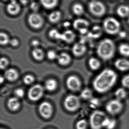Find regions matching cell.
<instances>
[{"label": "cell", "mask_w": 129, "mask_h": 129, "mask_svg": "<svg viewBox=\"0 0 129 129\" xmlns=\"http://www.w3.org/2000/svg\"><path fill=\"white\" fill-rule=\"evenodd\" d=\"M118 75L115 72L106 69L101 72L95 78L93 86L96 92L103 93L110 90L116 83Z\"/></svg>", "instance_id": "obj_1"}, {"label": "cell", "mask_w": 129, "mask_h": 129, "mask_svg": "<svg viewBox=\"0 0 129 129\" xmlns=\"http://www.w3.org/2000/svg\"><path fill=\"white\" fill-rule=\"evenodd\" d=\"M115 52L114 43L110 39H105L100 43L96 53L100 58L106 61L113 58Z\"/></svg>", "instance_id": "obj_2"}, {"label": "cell", "mask_w": 129, "mask_h": 129, "mask_svg": "<svg viewBox=\"0 0 129 129\" xmlns=\"http://www.w3.org/2000/svg\"><path fill=\"white\" fill-rule=\"evenodd\" d=\"M106 117V115L102 111H94L91 114L89 118V124L91 129H102L103 122Z\"/></svg>", "instance_id": "obj_3"}, {"label": "cell", "mask_w": 129, "mask_h": 129, "mask_svg": "<svg viewBox=\"0 0 129 129\" xmlns=\"http://www.w3.org/2000/svg\"><path fill=\"white\" fill-rule=\"evenodd\" d=\"M103 28L109 34L114 35L120 32V24L118 21L114 18H108L104 20L103 23Z\"/></svg>", "instance_id": "obj_4"}, {"label": "cell", "mask_w": 129, "mask_h": 129, "mask_svg": "<svg viewBox=\"0 0 129 129\" xmlns=\"http://www.w3.org/2000/svg\"><path fill=\"white\" fill-rule=\"evenodd\" d=\"M123 105L120 100L116 99L109 101L106 105V110L112 115H115L120 113Z\"/></svg>", "instance_id": "obj_5"}, {"label": "cell", "mask_w": 129, "mask_h": 129, "mask_svg": "<svg viewBox=\"0 0 129 129\" xmlns=\"http://www.w3.org/2000/svg\"><path fill=\"white\" fill-rule=\"evenodd\" d=\"M89 10L91 13L96 16L104 15L106 12L105 6L102 2L96 0L92 1L89 3Z\"/></svg>", "instance_id": "obj_6"}, {"label": "cell", "mask_w": 129, "mask_h": 129, "mask_svg": "<svg viewBox=\"0 0 129 129\" xmlns=\"http://www.w3.org/2000/svg\"><path fill=\"white\" fill-rule=\"evenodd\" d=\"M64 106L67 110L73 112L77 110L80 106V102L78 97L75 95L68 96L64 101Z\"/></svg>", "instance_id": "obj_7"}, {"label": "cell", "mask_w": 129, "mask_h": 129, "mask_svg": "<svg viewBox=\"0 0 129 129\" xmlns=\"http://www.w3.org/2000/svg\"><path fill=\"white\" fill-rule=\"evenodd\" d=\"M29 25L35 29L41 28L44 25V20L41 15L34 12L29 15L28 19Z\"/></svg>", "instance_id": "obj_8"}, {"label": "cell", "mask_w": 129, "mask_h": 129, "mask_svg": "<svg viewBox=\"0 0 129 129\" xmlns=\"http://www.w3.org/2000/svg\"><path fill=\"white\" fill-rule=\"evenodd\" d=\"M44 92L43 87L40 84H36L30 88L28 95L30 100L32 101H38L43 96Z\"/></svg>", "instance_id": "obj_9"}, {"label": "cell", "mask_w": 129, "mask_h": 129, "mask_svg": "<svg viewBox=\"0 0 129 129\" xmlns=\"http://www.w3.org/2000/svg\"><path fill=\"white\" fill-rule=\"evenodd\" d=\"M89 26V22L83 19H78L73 22L74 28L82 34H84L88 32Z\"/></svg>", "instance_id": "obj_10"}, {"label": "cell", "mask_w": 129, "mask_h": 129, "mask_svg": "<svg viewBox=\"0 0 129 129\" xmlns=\"http://www.w3.org/2000/svg\"><path fill=\"white\" fill-rule=\"evenodd\" d=\"M66 84L68 88L72 91H79L81 88L80 80L75 75H71L68 78L66 81Z\"/></svg>", "instance_id": "obj_11"}, {"label": "cell", "mask_w": 129, "mask_h": 129, "mask_svg": "<svg viewBox=\"0 0 129 129\" xmlns=\"http://www.w3.org/2000/svg\"><path fill=\"white\" fill-rule=\"evenodd\" d=\"M39 111L41 115L45 118H49L52 114L53 109L51 104L47 102H42L40 105Z\"/></svg>", "instance_id": "obj_12"}, {"label": "cell", "mask_w": 129, "mask_h": 129, "mask_svg": "<svg viewBox=\"0 0 129 129\" xmlns=\"http://www.w3.org/2000/svg\"><path fill=\"white\" fill-rule=\"evenodd\" d=\"M87 48L83 43H77L73 46L72 52L74 55L77 57L81 56L83 55L86 51Z\"/></svg>", "instance_id": "obj_13"}, {"label": "cell", "mask_w": 129, "mask_h": 129, "mask_svg": "<svg viewBox=\"0 0 129 129\" xmlns=\"http://www.w3.org/2000/svg\"><path fill=\"white\" fill-rule=\"evenodd\" d=\"M7 10L10 15L12 16L16 15L21 11V6L17 1L11 2L7 5Z\"/></svg>", "instance_id": "obj_14"}, {"label": "cell", "mask_w": 129, "mask_h": 129, "mask_svg": "<svg viewBox=\"0 0 129 129\" xmlns=\"http://www.w3.org/2000/svg\"><path fill=\"white\" fill-rule=\"evenodd\" d=\"M114 65L120 71H127L129 70V60L124 58L118 59L115 62Z\"/></svg>", "instance_id": "obj_15"}, {"label": "cell", "mask_w": 129, "mask_h": 129, "mask_svg": "<svg viewBox=\"0 0 129 129\" xmlns=\"http://www.w3.org/2000/svg\"><path fill=\"white\" fill-rule=\"evenodd\" d=\"M76 35L74 31L71 30H67L62 34L61 39L64 42L70 43L74 41Z\"/></svg>", "instance_id": "obj_16"}, {"label": "cell", "mask_w": 129, "mask_h": 129, "mask_svg": "<svg viewBox=\"0 0 129 129\" xmlns=\"http://www.w3.org/2000/svg\"><path fill=\"white\" fill-rule=\"evenodd\" d=\"M4 76L8 80L10 81H14L18 79L19 77V74L15 69H10L6 71L4 74Z\"/></svg>", "instance_id": "obj_17"}, {"label": "cell", "mask_w": 129, "mask_h": 129, "mask_svg": "<svg viewBox=\"0 0 129 129\" xmlns=\"http://www.w3.org/2000/svg\"><path fill=\"white\" fill-rule=\"evenodd\" d=\"M8 108L12 111H16L19 109L20 103L17 97H12L9 100L7 103Z\"/></svg>", "instance_id": "obj_18"}, {"label": "cell", "mask_w": 129, "mask_h": 129, "mask_svg": "<svg viewBox=\"0 0 129 129\" xmlns=\"http://www.w3.org/2000/svg\"><path fill=\"white\" fill-rule=\"evenodd\" d=\"M41 5L47 9L51 10L55 8L59 3V0H39Z\"/></svg>", "instance_id": "obj_19"}, {"label": "cell", "mask_w": 129, "mask_h": 129, "mask_svg": "<svg viewBox=\"0 0 129 129\" xmlns=\"http://www.w3.org/2000/svg\"><path fill=\"white\" fill-rule=\"evenodd\" d=\"M57 59L59 64L62 66L67 65L71 61V56L66 53H62L59 55Z\"/></svg>", "instance_id": "obj_20"}, {"label": "cell", "mask_w": 129, "mask_h": 129, "mask_svg": "<svg viewBox=\"0 0 129 129\" xmlns=\"http://www.w3.org/2000/svg\"><path fill=\"white\" fill-rule=\"evenodd\" d=\"M117 14L118 16L122 18L129 16V7L126 6H121L118 8Z\"/></svg>", "instance_id": "obj_21"}, {"label": "cell", "mask_w": 129, "mask_h": 129, "mask_svg": "<svg viewBox=\"0 0 129 129\" xmlns=\"http://www.w3.org/2000/svg\"><path fill=\"white\" fill-rule=\"evenodd\" d=\"M61 13L60 11H53L49 15L48 18L51 23H56L61 19Z\"/></svg>", "instance_id": "obj_22"}, {"label": "cell", "mask_w": 129, "mask_h": 129, "mask_svg": "<svg viewBox=\"0 0 129 129\" xmlns=\"http://www.w3.org/2000/svg\"><path fill=\"white\" fill-rule=\"evenodd\" d=\"M88 64L90 68L93 71L98 70L101 66V62L99 60L94 57L89 59Z\"/></svg>", "instance_id": "obj_23"}, {"label": "cell", "mask_w": 129, "mask_h": 129, "mask_svg": "<svg viewBox=\"0 0 129 129\" xmlns=\"http://www.w3.org/2000/svg\"><path fill=\"white\" fill-rule=\"evenodd\" d=\"M32 55L35 59L40 61L43 59L44 53L41 49L39 48H35L32 52Z\"/></svg>", "instance_id": "obj_24"}, {"label": "cell", "mask_w": 129, "mask_h": 129, "mask_svg": "<svg viewBox=\"0 0 129 129\" xmlns=\"http://www.w3.org/2000/svg\"><path fill=\"white\" fill-rule=\"evenodd\" d=\"M57 81L53 79H48L45 83L46 89L49 91L55 90L57 88Z\"/></svg>", "instance_id": "obj_25"}, {"label": "cell", "mask_w": 129, "mask_h": 129, "mask_svg": "<svg viewBox=\"0 0 129 129\" xmlns=\"http://www.w3.org/2000/svg\"><path fill=\"white\" fill-rule=\"evenodd\" d=\"M72 10L74 14L78 16L82 15L84 12L83 6L79 3L74 4L72 6Z\"/></svg>", "instance_id": "obj_26"}, {"label": "cell", "mask_w": 129, "mask_h": 129, "mask_svg": "<svg viewBox=\"0 0 129 129\" xmlns=\"http://www.w3.org/2000/svg\"><path fill=\"white\" fill-rule=\"evenodd\" d=\"M118 51L121 55L129 57V45L127 44H122L118 47Z\"/></svg>", "instance_id": "obj_27"}, {"label": "cell", "mask_w": 129, "mask_h": 129, "mask_svg": "<svg viewBox=\"0 0 129 129\" xmlns=\"http://www.w3.org/2000/svg\"><path fill=\"white\" fill-rule=\"evenodd\" d=\"M102 34V30L99 26H95L92 31L89 33V36L93 38H97L100 37Z\"/></svg>", "instance_id": "obj_28"}, {"label": "cell", "mask_w": 129, "mask_h": 129, "mask_svg": "<svg viewBox=\"0 0 129 129\" xmlns=\"http://www.w3.org/2000/svg\"><path fill=\"white\" fill-rule=\"evenodd\" d=\"M115 95L116 99L121 101L126 98L127 93L124 88L120 87L116 90L115 93Z\"/></svg>", "instance_id": "obj_29"}, {"label": "cell", "mask_w": 129, "mask_h": 129, "mask_svg": "<svg viewBox=\"0 0 129 129\" xmlns=\"http://www.w3.org/2000/svg\"><path fill=\"white\" fill-rule=\"evenodd\" d=\"M81 97L83 99L90 100L92 98L93 93L89 88H86L82 90L80 94Z\"/></svg>", "instance_id": "obj_30"}, {"label": "cell", "mask_w": 129, "mask_h": 129, "mask_svg": "<svg viewBox=\"0 0 129 129\" xmlns=\"http://www.w3.org/2000/svg\"><path fill=\"white\" fill-rule=\"evenodd\" d=\"M10 40L7 34L1 32L0 34V43L2 46H6L10 43Z\"/></svg>", "instance_id": "obj_31"}, {"label": "cell", "mask_w": 129, "mask_h": 129, "mask_svg": "<svg viewBox=\"0 0 129 129\" xmlns=\"http://www.w3.org/2000/svg\"><path fill=\"white\" fill-rule=\"evenodd\" d=\"M49 37L53 40H61L62 34L56 29H52L49 33Z\"/></svg>", "instance_id": "obj_32"}, {"label": "cell", "mask_w": 129, "mask_h": 129, "mask_svg": "<svg viewBox=\"0 0 129 129\" xmlns=\"http://www.w3.org/2000/svg\"><path fill=\"white\" fill-rule=\"evenodd\" d=\"M88 123L85 119H82L78 121L76 124L77 129H86Z\"/></svg>", "instance_id": "obj_33"}, {"label": "cell", "mask_w": 129, "mask_h": 129, "mask_svg": "<svg viewBox=\"0 0 129 129\" xmlns=\"http://www.w3.org/2000/svg\"><path fill=\"white\" fill-rule=\"evenodd\" d=\"M35 78L34 76L30 75H26L23 79L24 83L27 85H30L34 83Z\"/></svg>", "instance_id": "obj_34"}, {"label": "cell", "mask_w": 129, "mask_h": 129, "mask_svg": "<svg viewBox=\"0 0 129 129\" xmlns=\"http://www.w3.org/2000/svg\"><path fill=\"white\" fill-rule=\"evenodd\" d=\"M100 102L98 99L92 98L90 100V106L92 108H96L99 106Z\"/></svg>", "instance_id": "obj_35"}, {"label": "cell", "mask_w": 129, "mask_h": 129, "mask_svg": "<svg viewBox=\"0 0 129 129\" xmlns=\"http://www.w3.org/2000/svg\"><path fill=\"white\" fill-rule=\"evenodd\" d=\"M9 64V61L7 58L2 57L0 61V67L1 69H4L7 67Z\"/></svg>", "instance_id": "obj_36"}, {"label": "cell", "mask_w": 129, "mask_h": 129, "mask_svg": "<svg viewBox=\"0 0 129 129\" xmlns=\"http://www.w3.org/2000/svg\"><path fill=\"white\" fill-rule=\"evenodd\" d=\"M121 83L124 87L129 89V74L125 75L122 78Z\"/></svg>", "instance_id": "obj_37"}, {"label": "cell", "mask_w": 129, "mask_h": 129, "mask_svg": "<svg viewBox=\"0 0 129 129\" xmlns=\"http://www.w3.org/2000/svg\"><path fill=\"white\" fill-rule=\"evenodd\" d=\"M58 56L56 52L54 50H49L47 52V56L48 59L50 60H53L57 58Z\"/></svg>", "instance_id": "obj_38"}, {"label": "cell", "mask_w": 129, "mask_h": 129, "mask_svg": "<svg viewBox=\"0 0 129 129\" xmlns=\"http://www.w3.org/2000/svg\"><path fill=\"white\" fill-rule=\"evenodd\" d=\"M117 125V121L114 119H110L108 124L107 125L106 129H114Z\"/></svg>", "instance_id": "obj_39"}, {"label": "cell", "mask_w": 129, "mask_h": 129, "mask_svg": "<svg viewBox=\"0 0 129 129\" xmlns=\"http://www.w3.org/2000/svg\"><path fill=\"white\" fill-rule=\"evenodd\" d=\"M24 91L22 89L19 88L16 89L15 91V94L16 97L18 98H21L24 95Z\"/></svg>", "instance_id": "obj_40"}, {"label": "cell", "mask_w": 129, "mask_h": 129, "mask_svg": "<svg viewBox=\"0 0 129 129\" xmlns=\"http://www.w3.org/2000/svg\"><path fill=\"white\" fill-rule=\"evenodd\" d=\"M40 4L37 2H34L31 3L30 6L31 9L34 12L37 13L40 9Z\"/></svg>", "instance_id": "obj_41"}, {"label": "cell", "mask_w": 129, "mask_h": 129, "mask_svg": "<svg viewBox=\"0 0 129 129\" xmlns=\"http://www.w3.org/2000/svg\"><path fill=\"white\" fill-rule=\"evenodd\" d=\"M10 44L12 46L14 47H16L19 45V41L16 38H13V39L10 40Z\"/></svg>", "instance_id": "obj_42"}, {"label": "cell", "mask_w": 129, "mask_h": 129, "mask_svg": "<svg viewBox=\"0 0 129 129\" xmlns=\"http://www.w3.org/2000/svg\"><path fill=\"white\" fill-rule=\"evenodd\" d=\"M31 44L35 48H38V47L40 45V42L38 40H34L31 41Z\"/></svg>", "instance_id": "obj_43"}, {"label": "cell", "mask_w": 129, "mask_h": 129, "mask_svg": "<svg viewBox=\"0 0 129 129\" xmlns=\"http://www.w3.org/2000/svg\"><path fill=\"white\" fill-rule=\"evenodd\" d=\"M20 3L23 5H26L28 3V0H19Z\"/></svg>", "instance_id": "obj_44"}, {"label": "cell", "mask_w": 129, "mask_h": 129, "mask_svg": "<svg viewBox=\"0 0 129 129\" xmlns=\"http://www.w3.org/2000/svg\"><path fill=\"white\" fill-rule=\"evenodd\" d=\"M63 25L64 27H69L71 25V23L69 22H66L63 24Z\"/></svg>", "instance_id": "obj_45"}, {"label": "cell", "mask_w": 129, "mask_h": 129, "mask_svg": "<svg viewBox=\"0 0 129 129\" xmlns=\"http://www.w3.org/2000/svg\"><path fill=\"white\" fill-rule=\"evenodd\" d=\"M126 33H124V32H122L120 34V36L121 37H126Z\"/></svg>", "instance_id": "obj_46"}, {"label": "cell", "mask_w": 129, "mask_h": 129, "mask_svg": "<svg viewBox=\"0 0 129 129\" xmlns=\"http://www.w3.org/2000/svg\"><path fill=\"white\" fill-rule=\"evenodd\" d=\"M0 81H1V83H3L4 81V78L3 77H2V76H1V78H0Z\"/></svg>", "instance_id": "obj_47"}, {"label": "cell", "mask_w": 129, "mask_h": 129, "mask_svg": "<svg viewBox=\"0 0 129 129\" xmlns=\"http://www.w3.org/2000/svg\"><path fill=\"white\" fill-rule=\"evenodd\" d=\"M127 22H128V24H129V17H128V19H127Z\"/></svg>", "instance_id": "obj_48"}, {"label": "cell", "mask_w": 129, "mask_h": 129, "mask_svg": "<svg viewBox=\"0 0 129 129\" xmlns=\"http://www.w3.org/2000/svg\"><path fill=\"white\" fill-rule=\"evenodd\" d=\"M3 1H10V0H3Z\"/></svg>", "instance_id": "obj_49"}, {"label": "cell", "mask_w": 129, "mask_h": 129, "mask_svg": "<svg viewBox=\"0 0 129 129\" xmlns=\"http://www.w3.org/2000/svg\"><path fill=\"white\" fill-rule=\"evenodd\" d=\"M1 129H5V128H1Z\"/></svg>", "instance_id": "obj_50"}, {"label": "cell", "mask_w": 129, "mask_h": 129, "mask_svg": "<svg viewBox=\"0 0 129 129\" xmlns=\"http://www.w3.org/2000/svg\"><path fill=\"white\" fill-rule=\"evenodd\" d=\"M92 1H95V0H92Z\"/></svg>", "instance_id": "obj_51"}]
</instances>
